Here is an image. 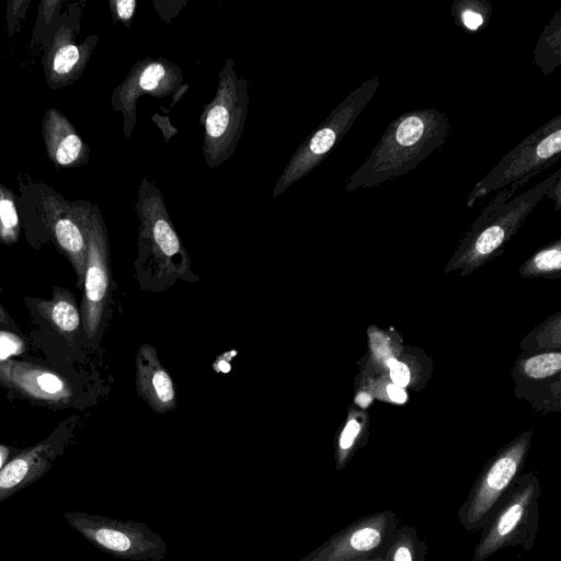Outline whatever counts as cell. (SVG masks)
<instances>
[{
    "label": "cell",
    "mask_w": 561,
    "mask_h": 561,
    "mask_svg": "<svg viewBox=\"0 0 561 561\" xmlns=\"http://www.w3.org/2000/svg\"><path fill=\"white\" fill-rule=\"evenodd\" d=\"M449 130V116L436 108L400 114L348 178L345 192L377 186L408 174L445 144Z\"/></svg>",
    "instance_id": "cell-1"
},
{
    "label": "cell",
    "mask_w": 561,
    "mask_h": 561,
    "mask_svg": "<svg viewBox=\"0 0 561 561\" xmlns=\"http://www.w3.org/2000/svg\"><path fill=\"white\" fill-rule=\"evenodd\" d=\"M139 218L136 267L141 285L161 290L176 279L195 280L190 255L168 213L161 190L142 178L136 204Z\"/></svg>",
    "instance_id": "cell-2"
},
{
    "label": "cell",
    "mask_w": 561,
    "mask_h": 561,
    "mask_svg": "<svg viewBox=\"0 0 561 561\" xmlns=\"http://www.w3.org/2000/svg\"><path fill=\"white\" fill-rule=\"evenodd\" d=\"M249 104V82L238 77L233 58H228L218 73L215 95L198 118L204 128L203 154L208 168H218L233 154L243 134Z\"/></svg>",
    "instance_id": "cell-3"
},
{
    "label": "cell",
    "mask_w": 561,
    "mask_h": 561,
    "mask_svg": "<svg viewBox=\"0 0 561 561\" xmlns=\"http://www.w3.org/2000/svg\"><path fill=\"white\" fill-rule=\"evenodd\" d=\"M540 493L534 473L518 476L481 528L472 561H485L507 547L531 550L538 530Z\"/></svg>",
    "instance_id": "cell-4"
},
{
    "label": "cell",
    "mask_w": 561,
    "mask_h": 561,
    "mask_svg": "<svg viewBox=\"0 0 561 561\" xmlns=\"http://www.w3.org/2000/svg\"><path fill=\"white\" fill-rule=\"evenodd\" d=\"M379 78L364 81L348 93L298 146L272 191L278 197L307 176L339 145L379 88Z\"/></svg>",
    "instance_id": "cell-5"
},
{
    "label": "cell",
    "mask_w": 561,
    "mask_h": 561,
    "mask_svg": "<svg viewBox=\"0 0 561 561\" xmlns=\"http://www.w3.org/2000/svg\"><path fill=\"white\" fill-rule=\"evenodd\" d=\"M561 114H557L538 129L534 130L473 187L467 198L472 207L480 199L522 180H530L560 160Z\"/></svg>",
    "instance_id": "cell-6"
},
{
    "label": "cell",
    "mask_w": 561,
    "mask_h": 561,
    "mask_svg": "<svg viewBox=\"0 0 561 561\" xmlns=\"http://www.w3.org/2000/svg\"><path fill=\"white\" fill-rule=\"evenodd\" d=\"M65 519L94 547L131 561H162L167 554L163 538L146 524L81 512H67Z\"/></svg>",
    "instance_id": "cell-7"
},
{
    "label": "cell",
    "mask_w": 561,
    "mask_h": 561,
    "mask_svg": "<svg viewBox=\"0 0 561 561\" xmlns=\"http://www.w3.org/2000/svg\"><path fill=\"white\" fill-rule=\"evenodd\" d=\"M397 528L392 510L364 516L334 534L301 561H369L383 557Z\"/></svg>",
    "instance_id": "cell-8"
},
{
    "label": "cell",
    "mask_w": 561,
    "mask_h": 561,
    "mask_svg": "<svg viewBox=\"0 0 561 561\" xmlns=\"http://www.w3.org/2000/svg\"><path fill=\"white\" fill-rule=\"evenodd\" d=\"M525 453L526 445L518 443L492 460L481 472L457 512L465 530L478 531L486 524L501 499L517 479Z\"/></svg>",
    "instance_id": "cell-9"
},
{
    "label": "cell",
    "mask_w": 561,
    "mask_h": 561,
    "mask_svg": "<svg viewBox=\"0 0 561 561\" xmlns=\"http://www.w3.org/2000/svg\"><path fill=\"white\" fill-rule=\"evenodd\" d=\"M188 85L184 83L179 65L164 57H146L134 64L115 94V105L123 112L125 134L130 136L136 124V105L140 96L182 98Z\"/></svg>",
    "instance_id": "cell-10"
},
{
    "label": "cell",
    "mask_w": 561,
    "mask_h": 561,
    "mask_svg": "<svg viewBox=\"0 0 561 561\" xmlns=\"http://www.w3.org/2000/svg\"><path fill=\"white\" fill-rule=\"evenodd\" d=\"M88 256L83 278L82 327L93 337L103 321L110 291V259L106 234L95 222L88 232Z\"/></svg>",
    "instance_id": "cell-11"
},
{
    "label": "cell",
    "mask_w": 561,
    "mask_h": 561,
    "mask_svg": "<svg viewBox=\"0 0 561 561\" xmlns=\"http://www.w3.org/2000/svg\"><path fill=\"white\" fill-rule=\"evenodd\" d=\"M136 390L148 407L159 414L176 408V394L173 379L160 362L157 348L144 343L136 356Z\"/></svg>",
    "instance_id": "cell-12"
},
{
    "label": "cell",
    "mask_w": 561,
    "mask_h": 561,
    "mask_svg": "<svg viewBox=\"0 0 561 561\" xmlns=\"http://www.w3.org/2000/svg\"><path fill=\"white\" fill-rule=\"evenodd\" d=\"M58 454V440L48 438L23 450L0 469V502L44 476Z\"/></svg>",
    "instance_id": "cell-13"
},
{
    "label": "cell",
    "mask_w": 561,
    "mask_h": 561,
    "mask_svg": "<svg viewBox=\"0 0 561 561\" xmlns=\"http://www.w3.org/2000/svg\"><path fill=\"white\" fill-rule=\"evenodd\" d=\"M9 376L27 396L47 401H60L70 397L68 385L56 374L33 365L12 363Z\"/></svg>",
    "instance_id": "cell-14"
},
{
    "label": "cell",
    "mask_w": 561,
    "mask_h": 561,
    "mask_svg": "<svg viewBox=\"0 0 561 561\" xmlns=\"http://www.w3.org/2000/svg\"><path fill=\"white\" fill-rule=\"evenodd\" d=\"M41 312L62 335L72 336L81 323L77 304L68 291L61 289L54 298L39 305Z\"/></svg>",
    "instance_id": "cell-15"
},
{
    "label": "cell",
    "mask_w": 561,
    "mask_h": 561,
    "mask_svg": "<svg viewBox=\"0 0 561 561\" xmlns=\"http://www.w3.org/2000/svg\"><path fill=\"white\" fill-rule=\"evenodd\" d=\"M534 62L545 76L553 72L561 62V10L558 9L543 27L534 49Z\"/></svg>",
    "instance_id": "cell-16"
},
{
    "label": "cell",
    "mask_w": 561,
    "mask_h": 561,
    "mask_svg": "<svg viewBox=\"0 0 561 561\" xmlns=\"http://www.w3.org/2000/svg\"><path fill=\"white\" fill-rule=\"evenodd\" d=\"M55 236L76 270L78 284H82L87 266L88 240L79 227L69 219H59L56 222Z\"/></svg>",
    "instance_id": "cell-17"
},
{
    "label": "cell",
    "mask_w": 561,
    "mask_h": 561,
    "mask_svg": "<svg viewBox=\"0 0 561 561\" xmlns=\"http://www.w3.org/2000/svg\"><path fill=\"white\" fill-rule=\"evenodd\" d=\"M427 546L411 525L396 529L383 552L385 561H425Z\"/></svg>",
    "instance_id": "cell-18"
},
{
    "label": "cell",
    "mask_w": 561,
    "mask_h": 561,
    "mask_svg": "<svg viewBox=\"0 0 561 561\" xmlns=\"http://www.w3.org/2000/svg\"><path fill=\"white\" fill-rule=\"evenodd\" d=\"M451 15L459 27L473 33L489 24L492 5L485 0H455L451 3Z\"/></svg>",
    "instance_id": "cell-19"
},
{
    "label": "cell",
    "mask_w": 561,
    "mask_h": 561,
    "mask_svg": "<svg viewBox=\"0 0 561 561\" xmlns=\"http://www.w3.org/2000/svg\"><path fill=\"white\" fill-rule=\"evenodd\" d=\"M561 368V354L548 353L534 356L526 360L524 370L533 378H545L559 371Z\"/></svg>",
    "instance_id": "cell-20"
},
{
    "label": "cell",
    "mask_w": 561,
    "mask_h": 561,
    "mask_svg": "<svg viewBox=\"0 0 561 561\" xmlns=\"http://www.w3.org/2000/svg\"><path fill=\"white\" fill-rule=\"evenodd\" d=\"M359 432L360 424L354 419L350 420L343 428L339 438V451L336 458L337 469L343 468L347 455L353 448Z\"/></svg>",
    "instance_id": "cell-21"
},
{
    "label": "cell",
    "mask_w": 561,
    "mask_h": 561,
    "mask_svg": "<svg viewBox=\"0 0 561 561\" xmlns=\"http://www.w3.org/2000/svg\"><path fill=\"white\" fill-rule=\"evenodd\" d=\"M82 142L76 134L67 135L59 144L56 151V160L60 164H69L75 161L80 151Z\"/></svg>",
    "instance_id": "cell-22"
},
{
    "label": "cell",
    "mask_w": 561,
    "mask_h": 561,
    "mask_svg": "<svg viewBox=\"0 0 561 561\" xmlns=\"http://www.w3.org/2000/svg\"><path fill=\"white\" fill-rule=\"evenodd\" d=\"M80 58L79 49L75 45L62 46L55 55L54 70L57 73H67L78 62Z\"/></svg>",
    "instance_id": "cell-23"
},
{
    "label": "cell",
    "mask_w": 561,
    "mask_h": 561,
    "mask_svg": "<svg viewBox=\"0 0 561 561\" xmlns=\"http://www.w3.org/2000/svg\"><path fill=\"white\" fill-rule=\"evenodd\" d=\"M0 224L2 227L1 234L7 239H11L18 226V215L13 202L10 199L0 201Z\"/></svg>",
    "instance_id": "cell-24"
},
{
    "label": "cell",
    "mask_w": 561,
    "mask_h": 561,
    "mask_svg": "<svg viewBox=\"0 0 561 561\" xmlns=\"http://www.w3.org/2000/svg\"><path fill=\"white\" fill-rule=\"evenodd\" d=\"M536 267L540 271H552L561 267V250L551 247L538 252L534 257Z\"/></svg>",
    "instance_id": "cell-25"
},
{
    "label": "cell",
    "mask_w": 561,
    "mask_h": 561,
    "mask_svg": "<svg viewBox=\"0 0 561 561\" xmlns=\"http://www.w3.org/2000/svg\"><path fill=\"white\" fill-rule=\"evenodd\" d=\"M23 350L22 342L13 334L0 332V359L16 355Z\"/></svg>",
    "instance_id": "cell-26"
},
{
    "label": "cell",
    "mask_w": 561,
    "mask_h": 561,
    "mask_svg": "<svg viewBox=\"0 0 561 561\" xmlns=\"http://www.w3.org/2000/svg\"><path fill=\"white\" fill-rule=\"evenodd\" d=\"M387 365L390 369V377L393 385L404 388L410 381V370L407 365L398 362L396 358H389Z\"/></svg>",
    "instance_id": "cell-27"
},
{
    "label": "cell",
    "mask_w": 561,
    "mask_h": 561,
    "mask_svg": "<svg viewBox=\"0 0 561 561\" xmlns=\"http://www.w3.org/2000/svg\"><path fill=\"white\" fill-rule=\"evenodd\" d=\"M114 5L115 15L118 20L124 22L127 26L130 24L137 8L136 0H115L112 2Z\"/></svg>",
    "instance_id": "cell-28"
},
{
    "label": "cell",
    "mask_w": 561,
    "mask_h": 561,
    "mask_svg": "<svg viewBox=\"0 0 561 561\" xmlns=\"http://www.w3.org/2000/svg\"><path fill=\"white\" fill-rule=\"evenodd\" d=\"M545 196L554 201L556 210L560 209V206H561V176L547 191Z\"/></svg>",
    "instance_id": "cell-29"
},
{
    "label": "cell",
    "mask_w": 561,
    "mask_h": 561,
    "mask_svg": "<svg viewBox=\"0 0 561 561\" xmlns=\"http://www.w3.org/2000/svg\"><path fill=\"white\" fill-rule=\"evenodd\" d=\"M387 393L389 398L397 402V403H403L407 400V393L403 390V388L397 386V385H388L387 386Z\"/></svg>",
    "instance_id": "cell-30"
},
{
    "label": "cell",
    "mask_w": 561,
    "mask_h": 561,
    "mask_svg": "<svg viewBox=\"0 0 561 561\" xmlns=\"http://www.w3.org/2000/svg\"><path fill=\"white\" fill-rule=\"evenodd\" d=\"M371 400V396L367 392H359L355 398L356 404L360 405L362 408L368 407Z\"/></svg>",
    "instance_id": "cell-31"
},
{
    "label": "cell",
    "mask_w": 561,
    "mask_h": 561,
    "mask_svg": "<svg viewBox=\"0 0 561 561\" xmlns=\"http://www.w3.org/2000/svg\"><path fill=\"white\" fill-rule=\"evenodd\" d=\"M0 322L4 324H13V321L9 313L3 308L1 300H0Z\"/></svg>",
    "instance_id": "cell-32"
},
{
    "label": "cell",
    "mask_w": 561,
    "mask_h": 561,
    "mask_svg": "<svg viewBox=\"0 0 561 561\" xmlns=\"http://www.w3.org/2000/svg\"><path fill=\"white\" fill-rule=\"evenodd\" d=\"M9 454V449L2 445H0V469L3 467V462L7 459Z\"/></svg>",
    "instance_id": "cell-33"
},
{
    "label": "cell",
    "mask_w": 561,
    "mask_h": 561,
    "mask_svg": "<svg viewBox=\"0 0 561 561\" xmlns=\"http://www.w3.org/2000/svg\"><path fill=\"white\" fill-rule=\"evenodd\" d=\"M369 561H385L383 557L382 556H378Z\"/></svg>",
    "instance_id": "cell-34"
}]
</instances>
